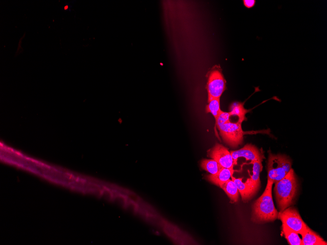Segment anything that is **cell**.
<instances>
[{"label":"cell","instance_id":"4","mask_svg":"<svg viewBox=\"0 0 327 245\" xmlns=\"http://www.w3.org/2000/svg\"><path fill=\"white\" fill-rule=\"evenodd\" d=\"M241 124L238 122L234 123L229 121L217 127L223 141L232 148H237L241 144L243 135L246 133H264L269 134L267 130L245 132L242 129Z\"/></svg>","mask_w":327,"mask_h":245},{"label":"cell","instance_id":"1","mask_svg":"<svg viewBox=\"0 0 327 245\" xmlns=\"http://www.w3.org/2000/svg\"><path fill=\"white\" fill-rule=\"evenodd\" d=\"M273 182L267 179L264 191L254 203L252 206L251 221L256 223L262 224L274 222L279 214L272 199V190Z\"/></svg>","mask_w":327,"mask_h":245},{"label":"cell","instance_id":"14","mask_svg":"<svg viewBox=\"0 0 327 245\" xmlns=\"http://www.w3.org/2000/svg\"><path fill=\"white\" fill-rule=\"evenodd\" d=\"M282 230L284 237L290 245H302V239L298 233L286 225L282 224Z\"/></svg>","mask_w":327,"mask_h":245},{"label":"cell","instance_id":"19","mask_svg":"<svg viewBox=\"0 0 327 245\" xmlns=\"http://www.w3.org/2000/svg\"><path fill=\"white\" fill-rule=\"evenodd\" d=\"M125 206L127 207L129 210L133 212H135L136 211V205L132 202H127Z\"/></svg>","mask_w":327,"mask_h":245},{"label":"cell","instance_id":"5","mask_svg":"<svg viewBox=\"0 0 327 245\" xmlns=\"http://www.w3.org/2000/svg\"><path fill=\"white\" fill-rule=\"evenodd\" d=\"M278 219L290 229L301 235L307 227L299 214L298 210L293 206H289L281 212H279Z\"/></svg>","mask_w":327,"mask_h":245},{"label":"cell","instance_id":"10","mask_svg":"<svg viewBox=\"0 0 327 245\" xmlns=\"http://www.w3.org/2000/svg\"><path fill=\"white\" fill-rule=\"evenodd\" d=\"M234 172V169L222 167L216 174L208 175L205 178L210 182L219 186L230 179Z\"/></svg>","mask_w":327,"mask_h":245},{"label":"cell","instance_id":"18","mask_svg":"<svg viewBox=\"0 0 327 245\" xmlns=\"http://www.w3.org/2000/svg\"><path fill=\"white\" fill-rule=\"evenodd\" d=\"M243 3L245 7L248 8H250L253 7L256 3L255 0H244Z\"/></svg>","mask_w":327,"mask_h":245},{"label":"cell","instance_id":"15","mask_svg":"<svg viewBox=\"0 0 327 245\" xmlns=\"http://www.w3.org/2000/svg\"><path fill=\"white\" fill-rule=\"evenodd\" d=\"M201 166L211 175L216 174L222 168L217 162L213 159L202 160L201 162Z\"/></svg>","mask_w":327,"mask_h":245},{"label":"cell","instance_id":"9","mask_svg":"<svg viewBox=\"0 0 327 245\" xmlns=\"http://www.w3.org/2000/svg\"><path fill=\"white\" fill-rule=\"evenodd\" d=\"M234 161V165L237 164V159L240 157H244L246 160H263V153L260 151L255 146L250 144L245 145L238 150L230 152Z\"/></svg>","mask_w":327,"mask_h":245},{"label":"cell","instance_id":"12","mask_svg":"<svg viewBox=\"0 0 327 245\" xmlns=\"http://www.w3.org/2000/svg\"><path fill=\"white\" fill-rule=\"evenodd\" d=\"M219 187L224 191L232 203L235 202L238 200L239 192L236 184L232 179H229L221 184Z\"/></svg>","mask_w":327,"mask_h":245},{"label":"cell","instance_id":"11","mask_svg":"<svg viewBox=\"0 0 327 245\" xmlns=\"http://www.w3.org/2000/svg\"><path fill=\"white\" fill-rule=\"evenodd\" d=\"M302 245H327V242L307 226L301 235Z\"/></svg>","mask_w":327,"mask_h":245},{"label":"cell","instance_id":"13","mask_svg":"<svg viewBox=\"0 0 327 245\" xmlns=\"http://www.w3.org/2000/svg\"><path fill=\"white\" fill-rule=\"evenodd\" d=\"M250 110L244 107V103L239 102H234L230 107V114L231 116H236L238 120L237 122L242 123L246 119L245 115Z\"/></svg>","mask_w":327,"mask_h":245},{"label":"cell","instance_id":"6","mask_svg":"<svg viewBox=\"0 0 327 245\" xmlns=\"http://www.w3.org/2000/svg\"><path fill=\"white\" fill-rule=\"evenodd\" d=\"M206 89L208 95V101L220 97L226 89V81L221 70L215 69L209 73Z\"/></svg>","mask_w":327,"mask_h":245},{"label":"cell","instance_id":"2","mask_svg":"<svg viewBox=\"0 0 327 245\" xmlns=\"http://www.w3.org/2000/svg\"><path fill=\"white\" fill-rule=\"evenodd\" d=\"M297 190V180L291 168L283 178L275 183L274 191L279 212L293 204Z\"/></svg>","mask_w":327,"mask_h":245},{"label":"cell","instance_id":"8","mask_svg":"<svg viewBox=\"0 0 327 245\" xmlns=\"http://www.w3.org/2000/svg\"><path fill=\"white\" fill-rule=\"evenodd\" d=\"M207 155L217 162L222 167L233 169L234 161L230 152L222 145L216 143L207 151Z\"/></svg>","mask_w":327,"mask_h":245},{"label":"cell","instance_id":"3","mask_svg":"<svg viewBox=\"0 0 327 245\" xmlns=\"http://www.w3.org/2000/svg\"><path fill=\"white\" fill-rule=\"evenodd\" d=\"M291 161L285 155L269 153L267 179L275 183L283 178L291 169Z\"/></svg>","mask_w":327,"mask_h":245},{"label":"cell","instance_id":"7","mask_svg":"<svg viewBox=\"0 0 327 245\" xmlns=\"http://www.w3.org/2000/svg\"><path fill=\"white\" fill-rule=\"evenodd\" d=\"M262 160H255L250 162L253 164V174H249L250 178L244 182L247 188L248 201L256 195L260 187L259 174L262 168Z\"/></svg>","mask_w":327,"mask_h":245},{"label":"cell","instance_id":"17","mask_svg":"<svg viewBox=\"0 0 327 245\" xmlns=\"http://www.w3.org/2000/svg\"><path fill=\"white\" fill-rule=\"evenodd\" d=\"M230 117L231 115L229 112L221 111L215 120V126L217 127L230 121Z\"/></svg>","mask_w":327,"mask_h":245},{"label":"cell","instance_id":"16","mask_svg":"<svg viewBox=\"0 0 327 245\" xmlns=\"http://www.w3.org/2000/svg\"><path fill=\"white\" fill-rule=\"evenodd\" d=\"M220 107V98L212 99L208 101L206 106V112L211 113L216 120L222 111Z\"/></svg>","mask_w":327,"mask_h":245}]
</instances>
